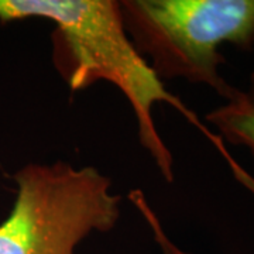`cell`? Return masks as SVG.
Returning a JSON list of instances; mask_svg holds the SVG:
<instances>
[{"label": "cell", "mask_w": 254, "mask_h": 254, "mask_svg": "<svg viewBox=\"0 0 254 254\" xmlns=\"http://www.w3.org/2000/svg\"><path fill=\"white\" fill-rule=\"evenodd\" d=\"M44 18L54 24V64L72 91L98 81L110 82L128 100L138 140L167 182L174 181V160L154 123L153 108L168 103L218 150L232 175L254 195V178L229 153L220 137L164 88L163 81L127 36L120 1L115 0H0V23Z\"/></svg>", "instance_id": "obj_1"}, {"label": "cell", "mask_w": 254, "mask_h": 254, "mask_svg": "<svg viewBox=\"0 0 254 254\" xmlns=\"http://www.w3.org/2000/svg\"><path fill=\"white\" fill-rule=\"evenodd\" d=\"M123 23L161 79L205 85L223 99L235 86L220 75L223 44L254 48V0H123Z\"/></svg>", "instance_id": "obj_2"}, {"label": "cell", "mask_w": 254, "mask_h": 254, "mask_svg": "<svg viewBox=\"0 0 254 254\" xmlns=\"http://www.w3.org/2000/svg\"><path fill=\"white\" fill-rule=\"evenodd\" d=\"M13 178L17 193L0 223V254H75L88 235L109 232L120 218V196L93 167L28 164Z\"/></svg>", "instance_id": "obj_3"}, {"label": "cell", "mask_w": 254, "mask_h": 254, "mask_svg": "<svg viewBox=\"0 0 254 254\" xmlns=\"http://www.w3.org/2000/svg\"><path fill=\"white\" fill-rule=\"evenodd\" d=\"M205 122L225 144L243 147L254 160V75L249 88H235L222 105L206 113Z\"/></svg>", "instance_id": "obj_4"}]
</instances>
